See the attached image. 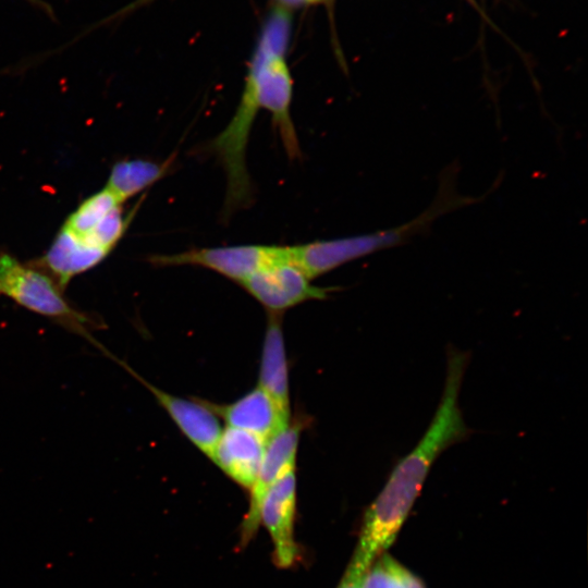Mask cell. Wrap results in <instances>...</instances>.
Returning <instances> with one entry per match:
<instances>
[{"mask_svg":"<svg viewBox=\"0 0 588 588\" xmlns=\"http://www.w3.org/2000/svg\"><path fill=\"white\" fill-rule=\"evenodd\" d=\"M241 285L272 313L309 299H323L329 292V289L310 283V279L291 260L289 246L282 256L258 269Z\"/></svg>","mask_w":588,"mask_h":588,"instance_id":"cell-5","label":"cell"},{"mask_svg":"<svg viewBox=\"0 0 588 588\" xmlns=\"http://www.w3.org/2000/svg\"><path fill=\"white\" fill-rule=\"evenodd\" d=\"M107 256L62 226L45 255L33 265L48 273L64 291L74 277L98 266Z\"/></svg>","mask_w":588,"mask_h":588,"instance_id":"cell-12","label":"cell"},{"mask_svg":"<svg viewBox=\"0 0 588 588\" xmlns=\"http://www.w3.org/2000/svg\"><path fill=\"white\" fill-rule=\"evenodd\" d=\"M284 2L286 3H290V4H296L298 2H301L302 0H283Z\"/></svg>","mask_w":588,"mask_h":588,"instance_id":"cell-18","label":"cell"},{"mask_svg":"<svg viewBox=\"0 0 588 588\" xmlns=\"http://www.w3.org/2000/svg\"><path fill=\"white\" fill-rule=\"evenodd\" d=\"M109 357L149 390L182 433L207 457L212 458L222 429L217 415L208 407L205 401H191L169 394L150 384L113 354Z\"/></svg>","mask_w":588,"mask_h":588,"instance_id":"cell-8","label":"cell"},{"mask_svg":"<svg viewBox=\"0 0 588 588\" xmlns=\"http://www.w3.org/2000/svg\"><path fill=\"white\" fill-rule=\"evenodd\" d=\"M299 434V424H289L267 440L257 478L250 488L249 507L242 523L243 544L250 540L260 525L259 505L265 491L286 471L295 468Z\"/></svg>","mask_w":588,"mask_h":588,"instance_id":"cell-9","label":"cell"},{"mask_svg":"<svg viewBox=\"0 0 588 588\" xmlns=\"http://www.w3.org/2000/svg\"><path fill=\"white\" fill-rule=\"evenodd\" d=\"M469 359L468 352L448 346L445 383L433 418L417 445L396 462L383 488L366 510L347 566L365 573L379 555L387 552L408 517L436 460L473 433L458 405Z\"/></svg>","mask_w":588,"mask_h":588,"instance_id":"cell-1","label":"cell"},{"mask_svg":"<svg viewBox=\"0 0 588 588\" xmlns=\"http://www.w3.org/2000/svg\"><path fill=\"white\" fill-rule=\"evenodd\" d=\"M123 204L106 187L81 203L77 208L66 218L65 229L76 235H83L91 231L111 211Z\"/></svg>","mask_w":588,"mask_h":588,"instance_id":"cell-16","label":"cell"},{"mask_svg":"<svg viewBox=\"0 0 588 588\" xmlns=\"http://www.w3.org/2000/svg\"><path fill=\"white\" fill-rule=\"evenodd\" d=\"M284 252L283 246L234 245L194 248L171 255H152L148 260L157 267L200 266L241 284L258 269L282 256Z\"/></svg>","mask_w":588,"mask_h":588,"instance_id":"cell-6","label":"cell"},{"mask_svg":"<svg viewBox=\"0 0 588 588\" xmlns=\"http://www.w3.org/2000/svg\"><path fill=\"white\" fill-rule=\"evenodd\" d=\"M172 163L173 157L163 162L147 159L120 160L111 168L105 187L123 204L166 176Z\"/></svg>","mask_w":588,"mask_h":588,"instance_id":"cell-14","label":"cell"},{"mask_svg":"<svg viewBox=\"0 0 588 588\" xmlns=\"http://www.w3.org/2000/svg\"><path fill=\"white\" fill-rule=\"evenodd\" d=\"M0 297L48 318L66 331L86 339L98 350L103 345L93 336L102 328L98 318L78 310L64 297V291L45 271L23 264L7 252L0 253Z\"/></svg>","mask_w":588,"mask_h":588,"instance_id":"cell-3","label":"cell"},{"mask_svg":"<svg viewBox=\"0 0 588 588\" xmlns=\"http://www.w3.org/2000/svg\"><path fill=\"white\" fill-rule=\"evenodd\" d=\"M206 404L229 427L252 432L266 441L290 424V412L283 409L259 387L231 404Z\"/></svg>","mask_w":588,"mask_h":588,"instance_id":"cell-10","label":"cell"},{"mask_svg":"<svg viewBox=\"0 0 588 588\" xmlns=\"http://www.w3.org/2000/svg\"><path fill=\"white\" fill-rule=\"evenodd\" d=\"M360 588H426V586L413 572L384 552L365 572Z\"/></svg>","mask_w":588,"mask_h":588,"instance_id":"cell-15","label":"cell"},{"mask_svg":"<svg viewBox=\"0 0 588 588\" xmlns=\"http://www.w3.org/2000/svg\"><path fill=\"white\" fill-rule=\"evenodd\" d=\"M450 174L448 171L441 179V187L432 205L414 220L372 233L289 246L291 260L311 280L351 260L404 244L427 230L443 213L476 201L456 194Z\"/></svg>","mask_w":588,"mask_h":588,"instance_id":"cell-2","label":"cell"},{"mask_svg":"<svg viewBox=\"0 0 588 588\" xmlns=\"http://www.w3.org/2000/svg\"><path fill=\"white\" fill-rule=\"evenodd\" d=\"M363 575V573L346 567L344 575L336 588H360V580Z\"/></svg>","mask_w":588,"mask_h":588,"instance_id":"cell-17","label":"cell"},{"mask_svg":"<svg viewBox=\"0 0 588 588\" xmlns=\"http://www.w3.org/2000/svg\"><path fill=\"white\" fill-rule=\"evenodd\" d=\"M266 442L259 436L228 426L220 434L211 461L236 483L250 490Z\"/></svg>","mask_w":588,"mask_h":588,"instance_id":"cell-11","label":"cell"},{"mask_svg":"<svg viewBox=\"0 0 588 588\" xmlns=\"http://www.w3.org/2000/svg\"><path fill=\"white\" fill-rule=\"evenodd\" d=\"M281 320L272 313L265 334L258 387L290 412L289 371Z\"/></svg>","mask_w":588,"mask_h":588,"instance_id":"cell-13","label":"cell"},{"mask_svg":"<svg viewBox=\"0 0 588 588\" xmlns=\"http://www.w3.org/2000/svg\"><path fill=\"white\" fill-rule=\"evenodd\" d=\"M307 1H310V2H316V1H319V0H307Z\"/></svg>","mask_w":588,"mask_h":588,"instance_id":"cell-19","label":"cell"},{"mask_svg":"<svg viewBox=\"0 0 588 588\" xmlns=\"http://www.w3.org/2000/svg\"><path fill=\"white\" fill-rule=\"evenodd\" d=\"M296 505L295 468L277 479L264 493L259 505V522L266 527L280 567L291 566L297 555L294 540Z\"/></svg>","mask_w":588,"mask_h":588,"instance_id":"cell-7","label":"cell"},{"mask_svg":"<svg viewBox=\"0 0 588 588\" xmlns=\"http://www.w3.org/2000/svg\"><path fill=\"white\" fill-rule=\"evenodd\" d=\"M284 48L261 38L252 60L243 94L259 109L268 110L290 159L301 156L299 143L291 118L293 83L284 60Z\"/></svg>","mask_w":588,"mask_h":588,"instance_id":"cell-4","label":"cell"}]
</instances>
